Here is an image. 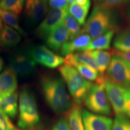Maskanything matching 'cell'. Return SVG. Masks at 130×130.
<instances>
[{"mask_svg": "<svg viewBox=\"0 0 130 130\" xmlns=\"http://www.w3.org/2000/svg\"><path fill=\"white\" fill-rule=\"evenodd\" d=\"M115 52L119 55V56L122 57L123 58H124L126 60L130 63V52H128V53H120V52H118L115 51Z\"/></svg>", "mask_w": 130, "mask_h": 130, "instance_id": "34", "label": "cell"}, {"mask_svg": "<svg viewBox=\"0 0 130 130\" xmlns=\"http://www.w3.org/2000/svg\"><path fill=\"white\" fill-rule=\"evenodd\" d=\"M40 85L45 101L54 112L61 114L69 111L72 105V101L62 78L43 75Z\"/></svg>", "mask_w": 130, "mask_h": 130, "instance_id": "1", "label": "cell"}, {"mask_svg": "<svg viewBox=\"0 0 130 130\" xmlns=\"http://www.w3.org/2000/svg\"></svg>", "mask_w": 130, "mask_h": 130, "instance_id": "41", "label": "cell"}, {"mask_svg": "<svg viewBox=\"0 0 130 130\" xmlns=\"http://www.w3.org/2000/svg\"><path fill=\"white\" fill-rule=\"evenodd\" d=\"M105 82L104 76L93 84L84 103L89 111L108 116L111 114L112 108L105 90Z\"/></svg>", "mask_w": 130, "mask_h": 130, "instance_id": "5", "label": "cell"}, {"mask_svg": "<svg viewBox=\"0 0 130 130\" xmlns=\"http://www.w3.org/2000/svg\"><path fill=\"white\" fill-rule=\"evenodd\" d=\"M105 86L112 110L116 115L130 119V88L114 83L106 78Z\"/></svg>", "mask_w": 130, "mask_h": 130, "instance_id": "6", "label": "cell"}, {"mask_svg": "<svg viewBox=\"0 0 130 130\" xmlns=\"http://www.w3.org/2000/svg\"><path fill=\"white\" fill-rule=\"evenodd\" d=\"M27 54L36 63L45 67L55 69L65 63L64 58L56 54L43 45H36L28 49Z\"/></svg>", "mask_w": 130, "mask_h": 130, "instance_id": "8", "label": "cell"}, {"mask_svg": "<svg viewBox=\"0 0 130 130\" xmlns=\"http://www.w3.org/2000/svg\"><path fill=\"white\" fill-rule=\"evenodd\" d=\"M68 121L72 130L84 129L82 118V109L79 105L75 104L69 110Z\"/></svg>", "mask_w": 130, "mask_h": 130, "instance_id": "22", "label": "cell"}, {"mask_svg": "<svg viewBox=\"0 0 130 130\" xmlns=\"http://www.w3.org/2000/svg\"><path fill=\"white\" fill-rule=\"evenodd\" d=\"M98 4L102 7L113 9L127 4L129 0H97Z\"/></svg>", "mask_w": 130, "mask_h": 130, "instance_id": "29", "label": "cell"}, {"mask_svg": "<svg viewBox=\"0 0 130 130\" xmlns=\"http://www.w3.org/2000/svg\"><path fill=\"white\" fill-rule=\"evenodd\" d=\"M64 60L65 63L73 66L82 77L88 81L96 82L100 79L101 75L96 70L74 60L69 56L65 57Z\"/></svg>", "mask_w": 130, "mask_h": 130, "instance_id": "17", "label": "cell"}, {"mask_svg": "<svg viewBox=\"0 0 130 130\" xmlns=\"http://www.w3.org/2000/svg\"><path fill=\"white\" fill-rule=\"evenodd\" d=\"M1 1V0H0V1Z\"/></svg>", "mask_w": 130, "mask_h": 130, "instance_id": "40", "label": "cell"}, {"mask_svg": "<svg viewBox=\"0 0 130 130\" xmlns=\"http://www.w3.org/2000/svg\"><path fill=\"white\" fill-rule=\"evenodd\" d=\"M0 130H18L9 117L0 110Z\"/></svg>", "mask_w": 130, "mask_h": 130, "instance_id": "30", "label": "cell"}, {"mask_svg": "<svg viewBox=\"0 0 130 130\" xmlns=\"http://www.w3.org/2000/svg\"><path fill=\"white\" fill-rule=\"evenodd\" d=\"M39 119V114L35 95L28 89H22L19 96L18 125L21 129L28 130L36 126Z\"/></svg>", "mask_w": 130, "mask_h": 130, "instance_id": "4", "label": "cell"}, {"mask_svg": "<svg viewBox=\"0 0 130 130\" xmlns=\"http://www.w3.org/2000/svg\"><path fill=\"white\" fill-rule=\"evenodd\" d=\"M82 118L85 130H111L113 120L110 117L82 110Z\"/></svg>", "mask_w": 130, "mask_h": 130, "instance_id": "11", "label": "cell"}, {"mask_svg": "<svg viewBox=\"0 0 130 130\" xmlns=\"http://www.w3.org/2000/svg\"><path fill=\"white\" fill-rule=\"evenodd\" d=\"M95 1H97V0H95Z\"/></svg>", "mask_w": 130, "mask_h": 130, "instance_id": "39", "label": "cell"}, {"mask_svg": "<svg viewBox=\"0 0 130 130\" xmlns=\"http://www.w3.org/2000/svg\"><path fill=\"white\" fill-rule=\"evenodd\" d=\"M9 68L17 75L27 77L33 74L36 68V63L27 54L14 55L10 58Z\"/></svg>", "mask_w": 130, "mask_h": 130, "instance_id": "10", "label": "cell"}, {"mask_svg": "<svg viewBox=\"0 0 130 130\" xmlns=\"http://www.w3.org/2000/svg\"><path fill=\"white\" fill-rule=\"evenodd\" d=\"M113 45L115 51L120 53L130 52V24L118 32L113 39Z\"/></svg>", "mask_w": 130, "mask_h": 130, "instance_id": "20", "label": "cell"}, {"mask_svg": "<svg viewBox=\"0 0 130 130\" xmlns=\"http://www.w3.org/2000/svg\"><path fill=\"white\" fill-rule=\"evenodd\" d=\"M43 1H47V0H43Z\"/></svg>", "mask_w": 130, "mask_h": 130, "instance_id": "38", "label": "cell"}, {"mask_svg": "<svg viewBox=\"0 0 130 130\" xmlns=\"http://www.w3.org/2000/svg\"><path fill=\"white\" fill-rule=\"evenodd\" d=\"M95 58L98 71L101 76H104L105 73L111 62L112 57L115 54L114 50H93L89 51Z\"/></svg>", "mask_w": 130, "mask_h": 130, "instance_id": "18", "label": "cell"}, {"mask_svg": "<svg viewBox=\"0 0 130 130\" xmlns=\"http://www.w3.org/2000/svg\"><path fill=\"white\" fill-rule=\"evenodd\" d=\"M18 98L17 92L0 96V110L9 117L14 118L18 110Z\"/></svg>", "mask_w": 130, "mask_h": 130, "instance_id": "16", "label": "cell"}, {"mask_svg": "<svg viewBox=\"0 0 130 130\" xmlns=\"http://www.w3.org/2000/svg\"><path fill=\"white\" fill-rule=\"evenodd\" d=\"M17 87V75L11 68H7L0 74V96L14 93Z\"/></svg>", "mask_w": 130, "mask_h": 130, "instance_id": "15", "label": "cell"}, {"mask_svg": "<svg viewBox=\"0 0 130 130\" xmlns=\"http://www.w3.org/2000/svg\"><path fill=\"white\" fill-rule=\"evenodd\" d=\"M92 40L90 36L86 33H83L74 39L65 43L60 50V53L61 56L66 57L72 54L84 52Z\"/></svg>", "mask_w": 130, "mask_h": 130, "instance_id": "13", "label": "cell"}, {"mask_svg": "<svg viewBox=\"0 0 130 130\" xmlns=\"http://www.w3.org/2000/svg\"><path fill=\"white\" fill-rule=\"evenodd\" d=\"M63 25L67 29L69 36V40H72L83 33L81 25L78 21L68 13L63 21Z\"/></svg>", "mask_w": 130, "mask_h": 130, "instance_id": "24", "label": "cell"}, {"mask_svg": "<svg viewBox=\"0 0 130 130\" xmlns=\"http://www.w3.org/2000/svg\"><path fill=\"white\" fill-rule=\"evenodd\" d=\"M0 18L6 23V25L17 30L21 35H24L25 34L24 30L19 25L18 18L16 14L0 7Z\"/></svg>", "mask_w": 130, "mask_h": 130, "instance_id": "25", "label": "cell"}, {"mask_svg": "<svg viewBox=\"0 0 130 130\" xmlns=\"http://www.w3.org/2000/svg\"><path fill=\"white\" fill-rule=\"evenodd\" d=\"M105 76L114 83L130 88V63L115 52Z\"/></svg>", "mask_w": 130, "mask_h": 130, "instance_id": "7", "label": "cell"}, {"mask_svg": "<svg viewBox=\"0 0 130 130\" xmlns=\"http://www.w3.org/2000/svg\"><path fill=\"white\" fill-rule=\"evenodd\" d=\"M69 40L67 29L63 24L53 30L45 38V43L48 48L53 51H60L65 43Z\"/></svg>", "mask_w": 130, "mask_h": 130, "instance_id": "14", "label": "cell"}, {"mask_svg": "<svg viewBox=\"0 0 130 130\" xmlns=\"http://www.w3.org/2000/svg\"><path fill=\"white\" fill-rule=\"evenodd\" d=\"M51 130H72L69 125L68 119L61 118L53 125Z\"/></svg>", "mask_w": 130, "mask_h": 130, "instance_id": "31", "label": "cell"}, {"mask_svg": "<svg viewBox=\"0 0 130 130\" xmlns=\"http://www.w3.org/2000/svg\"><path fill=\"white\" fill-rule=\"evenodd\" d=\"M118 28L112 9L96 4L86 20L83 31L94 40L110 30L118 31Z\"/></svg>", "mask_w": 130, "mask_h": 130, "instance_id": "2", "label": "cell"}, {"mask_svg": "<svg viewBox=\"0 0 130 130\" xmlns=\"http://www.w3.org/2000/svg\"><path fill=\"white\" fill-rule=\"evenodd\" d=\"M70 0H49L48 4L51 9H64L69 7Z\"/></svg>", "mask_w": 130, "mask_h": 130, "instance_id": "32", "label": "cell"}, {"mask_svg": "<svg viewBox=\"0 0 130 130\" xmlns=\"http://www.w3.org/2000/svg\"><path fill=\"white\" fill-rule=\"evenodd\" d=\"M68 56H69L74 60L85 64L86 66H88L98 71L97 64L95 58H93L89 51L72 54L68 55Z\"/></svg>", "mask_w": 130, "mask_h": 130, "instance_id": "26", "label": "cell"}, {"mask_svg": "<svg viewBox=\"0 0 130 130\" xmlns=\"http://www.w3.org/2000/svg\"><path fill=\"white\" fill-rule=\"evenodd\" d=\"M111 130H130V119L122 115H116Z\"/></svg>", "mask_w": 130, "mask_h": 130, "instance_id": "28", "label": "cell"}, {"mask_svg": "<svg viewBox=\"0 0 130 130\" xmlns=\"http://www.w3.org/2000/svg\"><path fill=\"white\" fill-rule=\"evenodd\" d=\"M116 31V30H110L104 35L100 36V37H97L95 39L92 40L86 51L109 50L114 36Z\"/></svg>", "mask_w": 130, "mask_h": 130, "instance_id": "21", "label": "cell"}, {"mask_svg": "<svg viewBox=\"0 0 130 130\" xmlns=\"http://www.w3.org/2000/svg\"><path fill=\"white\" fill-rule=\"evenodd\" d=\"M58 71L75 104L81 105L83 103L93 83L82 77L73 66L66 63L60 66Z\"/></svg>", "mask_w": 130, "mask_h": 130, "instance_id": "3", "label": "cell"}, {"mask_svg": "<svg viewBox=\"0 0 130 130\" xmlns=\"http://www.w3.org/2000/svg\"><path fill=\"white\" fill-rule=\"evenodd\" d=\"M68 13V7L51 9L36 30V35L40 39H45L52 31L63 23Z\"/></svg>", "mask_w": 130, "mask_h": 130, "instance_id": "9", "label": "cell"}, {"mask_svg": "<svg viewBox=\"0 0 130 130\" xmlns=\"http://www.w3.org/2000/svg\"><path fill=\"white\" fill-rule=\"evenodd\" d=\"M20 35L17 30L5 24L0 36V45L4 48H11L16 46L21 40Z\"/></svg>", "mask_w": 130, "mask_h": 130, "instance_id": "19", "label": "cell"}, {"mask_svg": "<svg viewBox=\"0 0 130 130\" xmlns=\"http://www.w3.org/2000/svg\"><path fill=\"white\" fill-rule=\"evenodd\" d=\"M126 14V17H127L128 20L130 23V0H129V1H128V3H127Z\"/></svg>", "mask_w": 130, "mask_h": 130, "instance_id": "35", "label": "cell"}, {"mask_svg": "<svg viewBox=\"0 0 130 130\" xmlns=\"http://www.w3.org/2000/svg\"><path fill=\"white\" fill-rule=\"evenodd\" d=\"M25 2L26 0H1L0 7L19 15L22 12Z\"/></svg>", "mask_w": 130, "mask_h": 130, "instance_id": "27", "label": "cell"}, {"mask_svg": "<svg viewBox=\"0 0 130 130\" xmlns=\"http://www.w3.org/2000/svg\"><path fill=\"white\" fill-rule=\"evenodd\" d=\"M90 7L81 6L77 3H72L69 5L68 12L78 21L81 25L86 24Z\"/></svg>", "mask_w": 130, "mask_h": 130, "instance_id": "23", "label": "cell"}, {"mask_svg": "<svg viewBox=\"0 0 130 130\" xmlns=\"http://www.w3.org/2000/svg\"><path fill=\"white\" fill-rule=\"evenodd\" d=\"M3 66H4V62H3V59L1 58V57H0V72L2 71L3 68Z\"/></svg>", "mask_w": 130, "mask_h": 130, "instance_id": "36", "label": "cell"}, {"mask_svg": "<svg viewBox=\"0 0 130 130\" xmlns=\"http://www.w3.org/2000/svg\"><path fill=\"white\" fill-rule=\"evenodd\" d=\"M3 28V23H2V19H1V18H0V36H1V32H2Z\"/></svg>", "mask_w": 130, "mask_h": 130, "instance_id": "37", "label": "cell"}, {"mask_svg": "<svg viewBox=\"0 0 130 130\" xmlns=\"http://www.w3.org/2000/svg\"><path fill=\"white\" fill-rule=\"evenodd\" d=\"M72 3H75L81 6H89V7H90L91 6L90 0H70L69 4Z\"/></svg>", "mask_w": 130, "mask_h": 130, "instance_id": "33", "label": "cell"}, {"mask_svg": "<svg viewBox=\"0 0 130 130\" xmlns=\"http://www.w3.org/2000/svg\"><path fill=\"white\" fill-rule=\"evenodd\" d=\"M48 6L47 1L26 0L24 14L28 23L34 25L47 14Z\"/></svg>", "mask_w": 130, "mask_h": 130, "instance_id": "12", "label": "cell"}]
</instances>
